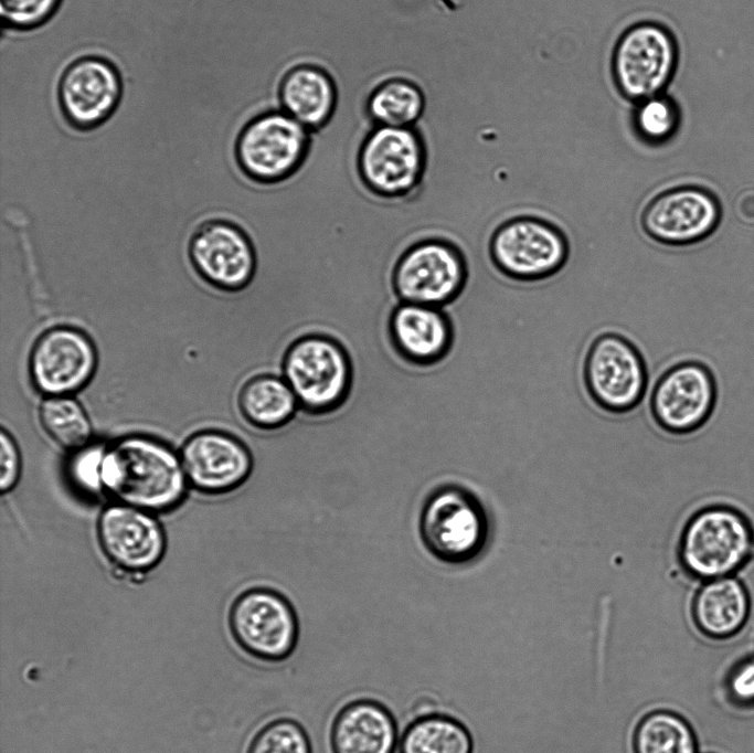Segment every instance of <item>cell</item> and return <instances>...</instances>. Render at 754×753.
<instances>
[{
    "mask_svg": "<svg viewBox=\"0 0 754 753\" xmlns=\"http://www.w3.org/2000/svg\"><path fill=\"white\" fill-rule=\"evenodd\" d=\"M102 479L114 502L155 515L177 509L185 499L187 481L179 452L145 434H129L106 445Z\"/></svg>",
    "mask_w": 754,
    "mask_h": 753,
    "instance_id": "1",
    "label": "cell"
},
{
    "mask_svg": "<svg viewBox=\"0 0 754 753\" xmlns=\"http://www.w3.org/2000/svg\"><path fill=\"white\" fill-rule=\"evenodd\" d=\"M676 555L683 573L700 583L736 575L753 561L754 523L734 506H704L682 526Z\"/></svg>",
    "mask_w": 754,
    "mask_h": 753,
    "instance_id": "2",
    "label": "cell"
},
{
    "mask_svg": "<svg viewBox=\"0 0 754 753\" xmlns=\"http://www.w3.org/2000/svg\"><path fill=\"white\" fill-rule=\"evenodd\" d=\"M418 534L437 561L454 565L476 562L487 551L492 520L484 501L458 484L435 487L425 498L418 517Z\"/></svg>",
    "mask_w": 754,
    "mask_h": 753,
    "instance_id": "3",
    "label": "cell"
},
{
    "mask_svg": "<svg viewBox=\"0 0 754 753\" xmlns=\"http://www.w3.org/2000/svg\"><path fill=\"white\" fill-rule=\"evenodd\" d=\"M280 374L294 391L300 411L311 416L336 412L354 386V368L347 348L323 333L296 339L284 356Z\"/></svg>",
    "mask_w": 754,
    "mask_h": 753,
    "instance_id": "4",
    "label": "cell"
},
{
    "mask_svg": "<svg viewBox=\"0 0 754 753\" xmlns=\"http://www.w3.org/2000/svg\"><path fill=\"white\" fill-rule=\"evenodd\" d=\"M492 267L517 283H535L559 274L571 255L569 236L555 221L517 214L498 223L488 240Z\"/></svg>",
    "mask_w": 754,
    "mask_h": 753,
    "instance_id": "5",
    "label": "cell"
},
{
    "mask_svg": "<svg viewBox=\"0 0 754 753\" xmlns=\"http://www.w3.org/2000/svg\"><path fill=\"white\" fill-rule=\"evenodd\" d=\"M310 146V130L283 110L247 120L233 141L237 170L258 184L289 179L302 166Z\"/></svg>",
    "mask_w": 754,
    "mask_h": 753,
    "instance_id": "6",
    "label": "cell"
},
{
    "mask_svg": "<svg viewBox=\"0 0 754 753\" xmlns=\"http://www.w3.org/2000/svg\"><path fill=\"white\" fill-rule=\"evenodd\" d=\"M585 390L601 410L622 415L634 411L648 386L646 359L624 333L605 330L595 335L583 357Z\"/></svg>",
    "mask_w": 754,
    "mask_h": 753,
    "instance_id": "7",
    "label": "cell"
},
{
    "mask_svg": "<svg viewBox=\"0 0 754 753\" xmlns=\"http://www.w3.org/2000/svg\"><path fill=\"white\" fill-rule=\"evenodd\" d=\"M229 633L249 657L268 664L283 662L299 640V621L291 602L279 591L253 586L232 601Z\"/></svg>",
    "mask_w": 754,
    "mask_h": 753,
    "instance_id": "8",
    "label": "cell"
},
{
    "mask_svg": "<svg viewBox=\"0 0 754 753\" xmlns=\"http://www.w3.org/2000/svg\"><path fill=\"white\" fill-rule=\"evenodd\" d=\"M469 277L468 258L456 242L427 237L400 256L392 285L400 301L445 308L461 296Z\"/></svg>",
    "mask_w": 754,
    "mask_h": 753,
    "instance_id": "9",
    "label": "cell"
},
{
    "mask_svg": "<svg viewBox=\"0 0 754 753\" xmlns=\"http://www.w3.org/2000/svg\"><path fill=\"white\" fill-rule=\"evenodd\" d=\"M124 78L109 57L88 53L68 62L56 83V104L65 125L76 132L104 126L119 108Z\"/></svg>",
    "mask_w": 754,
    "mask_h": 753,
    "instance_id": "10",
    "label": "cell"
},
{
    "mask_svg": "<svg viewBox=\"0 0 754 753\" xmlns=\"http://www.w3.org/2000/svg\"><path fill=\"white\" fill-rule=\"evenodd\" d=\"M722 205L709 188L695 183L660 190L643 205L638 224L660 246L689 247L707 241L719 229Z\"/></svg>",
    "mask_w": 754,
    "mask_h": 753,
    "instance_id": "11",
    "label": "cell"
},
{
    "mask_svg": "<svg viewBox=\"0 0 754 753\" xmlns=\"http://www.w3.org/2000/svg\"><path fill=\"white\" fill-rule=\"evenodd\" d=\"M187 254L198 277L224 294L242 293L256 274L254 242L238 222L230 219L201 222L189 237Z\"/></svg>",
    "mask_w": 754,
    "mask_h": 753,
    "instance_id": "12",
    "label": "cell"
},
{
    "mask_svg": "<svg viewBox=\"0 0 754 753\" xmlns=\"http://www.w3.org/2000/svg\"><path fill=\"white\" fill-rule=\"evenodd\" d=\"M426 162L425 142L415 128L378 126L361 146L358 168L372 193L400 199L421 187Z\"/></svg>",
    "mask_w": 754,
    "mask_h": 753,
    "instance_id": "13",
    "label": "cell"
},
{
    "mask_svg": "<svg viewBox=\"0 0 754 753\" xmlns=\"http://www.w3.org/2000/svg\"><path fill=\"white\" fill-rule=\"evenodd\" d=\"M98 352L93 338L82 328L56 325L43 330L28 356V375L44 397L74 395L93 380Z\"/></svg>",
    "mask_w": 754,
    "mask_h": 753,
    "instance_id": "14",
    "label": "cell"
},
{
    "mask_svg": "<svg viewBox=\"0 0 754 753\" xmlns=\"http://www.w3.org/2000/svg\"><path fill=\"white\" fill-rule=\"evenodd\" d=\"M718 400V383L710 367L697 359L669 365L656 380L649 407L659 428L688 435L710 418Z\"/></svg>",
    "mask_w": 754,
    "mask_h": 753,
    "instance_id": "15",
    "label": "cell"
},
{
    "mask_svg": "<svg viewBox=\"0 0 754 753\" xmlns=\"http://www.w3.org/2000/svg\"><path fill=\"white\" fill-rule=\"evenodd\" d=\"M99 549L119 574L142 577L155 570L167 550V537L157 515L113 502L96 522Z\"/></svg>",
    "mask_w": 754,
    "mask_h": 753,
    "instance_id": "16",
    "label": "cell"
},
{
    "mask_svg": "<svg viewBox=\"0 0 754 753\" xmlns=\"http://www.w3.org/2000/svg\"><path fill=\"white\" fill-rule=\"evenodd\" d=\"M189 487L208 496H220L240 488L252 475L254 458L236 435L205 428L189 435L179 450Z\"/></svg>",
    "mask_w": 754,
    "mask_h": 753,
    "instance_id": "17",
    "label": "cell"
},
{
    "mask_svg": "<svg viewBox=\"0 0 754 753\" xmlns=\"http://www.w3.org/2000/svg\"><path fill=\"white\" fill-rule=\"evenodd\" d=\"M676 61V44L669 32L657 24H639L622 38L615 73L626 95L650 98L668 83Z\"/></svg>",
    "mask_w": 754,
    "mask_h": 753,
    "instance_id": "18",
    "label": "cell"
},
{
    "mask_svg": "<svg viewBox=\"0 0 754 753\" xmlns=\"http://www.w3.org/2000/svg\"><path fill=\"white\" fill-rule=\"evenodd\" d=\"M389 333L400 357L417 367L440 363L455 340L454 322L445 308L403 301L391 312Z\"/></svg>",
    "mask_w": 754,
    "mask_h": 753,
    "instance_id": "19",
    "label": "cell"
},
{
    "mask_svg": "<svg viewBox=\"0 0 754 753\" xmlns=\"http://www.w3.org/2000/svg\"><path fill=\"white\" fill-rule=\"evenodd\" d=\"M399 740L397 721L391 710L370 698L344 703L329 730L331 753H395Z\"/></svg>",
    "mask_w": 754,
    "mask_h": 753,
    "instance_id": "20",
    "label": "cell"
},
{
    "mask_svg": "<svg viewBox=\"0 0 754 753\" xmlns=\"http://www.w3.org/2000/svg\"><path fill=\"white\" fill-rule=\"evenodd\" d=\"M751 614V596L736 576H724L700 583L691 601L695 628L712 640L735 637Z\"/></svg>",
    "mask_w": 754,
    "mask_h": 753,
    "instance_id": "21",
    "label": "cell"
},
{
    "mask_svg": "<svg viewBox=\"0 0 754 753\" xmlns=\"http://www.w3.org/2000/svg\"><path fill=\"white\" fill-rule=\"evenodd\" d=\"M337 103L332 77L321 67L300 65L293 68L280 86L282 109L308 130L325 125Z\"/></svg>",
    "mask_w": 754,
    "mask_h": 753,
    "instance_id": "22",
    "label": "cell"
},
{
    "mask_svg": "<svg viewBox=\"0 0 754 753\" xmlns=\"http://www.w3.org/2000/svg\"><path fill=\"white\" fill-rule=\"evenodd\" d=\"M237 410L251 426L275 431L291 422L300 407L282 374L259 372L252 374L240 386Z\"/></svg>",
    "mask_w": 754,
    "mask_h": 753,
    "instance_id": "23",
    "label": "cell"
},
{
    "mask_svg": "<svg viewBox=\"0 0 754 753\" xmlns=\"http://www.w3.org/2000/svg\"><path fill=\"white\" fill-rule=\"evenodd\" d=\"M474 741L458 719L438 712L421 713L400 735L397 753H472Z\"/></svg>",
    "mask_w": 754,
    "mask_h": 753,
    "instance_id": "24",
    "label": "cell"
},
{
    "mask_svg": "<svg viewBox=\"0 0 754 753\" xmlns=\"http://www.w3.org/2000/svg\"><path fill=\"white\" fill-rule=\"evenodd\" d=\"M634 753H699L695 732L681 714L657 709L644 714L633 733Z\"/></svg>",
    "mask_w": 754,
    "mask_h": 753,
    "instance_id": "25",
    "label": "cell"
},
{
    "mask_svg": "<svg viewBox=\"0 0 754 753\" xmlns=\"http://www.w3.org/2000/svg\"><path fill=\"white\" fill-rule=\"evenodd\" d=\"M38 414L44 433L61 448L72 452L92 442L91 418L73 395L44 397Z\"/></svg>",
    "mask_w": 754,
    "mask_h": 753,
    "instance_id": "26",
    "label": "cell"
},
{
    "mask_svg": "<svg viewBox=\"0 0 754 753\" xmlns=\"http://www.w3.org/2000/svg\"><path fill=\"white\" fill-rule=\"evenodd\" d=\"M424 108L423 91L405 78L384 82L369 99V113L376 126L414 127Z\"/></svg>",
    "mask_w": 754,
    "mask_h": 753,
    "instance_id": "27",
    "label": "cell"
},
{
    "mask_svg": "<svg viewBox=\"0 0 754 753\" xmlns=\"http://www.w3.org/2000/svg\"><path fill=\"white\" fill-rule=\"evenodd\" d=\"M106 444L91 442L68 452L64 476L79 496L98 498L104 495L102 468Z\"/></svg>",
    "mask_w": 754,
    "mask_h": 753,
    "instance_id": "28",
    "label": "cell"
},
{
    "mask_svg": "<svg viewBox=\"0 0 754 753\" xmlns=\"http://www.w3.org/2000/svg\"><path fill=\"white\" fill-rule=\"evenodd\" d=\"M246 753H312L305 728L291 718H277L251 739Z\"/></svg>",
    "mask_w": 754,
    "mask_h": 753,
    "instance_id": "29",
    "label": "cell"
},
{
    "mask_svg": "<svg viewBox=\"0 0 754 753\" xmlns=\"http://www.w3.org/2000/svg\"><path fill=\"white\" fill-rule=\"evenodd\" d=\"M64 0H0L2 31L29 33L47 24Z\"/></svg>",
    "mask_w": 754,
    "mask_h": 753,
    "instance_id": "30",
    "label": "cell"
},
{
    "mask_svg": "<svg viewBox=\"0 0 754 753\" xmlns=\"http://www.w3.org/2000/svg\"><path fill=\"white\" fill-rule=\"evenodd\" d=\"M679 112L668 98L650 97L637 113V127L641 136L652 142L672 137L679 126Z\"/></svg>",
    "mask_w": 754,
    "mask_h": 753,
    "instance_id": "31",
    "label": "cell"
},
{
    "mask_svg": "<svg viewBox=\"0 0 754 753\" xmlns=\"http://www.w3.org/2000/svg\"><path fill=\"white\" fill-rule=\"evenodd\" d=\"M729 702L740 709L754 708V655L746 656L732 666L724 679Z\"/></svg>",
    "mask_w": 754,
    "mask_h": 753,
    "instance_id": "32",
    "label": "cell"
},
{
    "mask_svg": "<svg viewBox=\"0 0 754 753\" xmlns=\"http://www.w3.org/2000/svg\"><path fill=\"white\" fill-rule=\"evenodd\" d=\"M0 490L11 492L18 485L22 471L20 447L12 433L6 427L0 432Z\"/></svg>",
    "mask_w": 754,
    "mask_h": 753,
    "instance_id": "33",
    "label": "cell"
}]
</instances>
